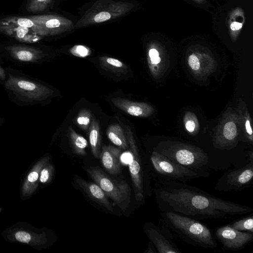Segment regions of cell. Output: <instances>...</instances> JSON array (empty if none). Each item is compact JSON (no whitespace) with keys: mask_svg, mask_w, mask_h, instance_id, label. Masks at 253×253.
<instances>
[{"mask_svg":"<svg viewBox=\"0 0 253 253\" xmlns=\"http://www.w3.org/2000/svg\"><path fill=\"white\" fill-rule=\"evenodd\" d=\"M160 182L156 194L161 211H172L199 220L226 218L253 211L250 207L221 200L179 181Z\"/></svg>","mask_w":253,"mask_h":253,"instance_id":"6da1fadb","label":"cell"},{"mask_svg":"<svg viewBox=\"0 0 253 253\" xmlns=\"http://www.w3.org/2000/svg\"><path fill=\"white\" fill-rule=\"evenodd\" d=\"M4 68L6 78L2 86L12 103L32 106L42 104L53 96L54 91L48 85L10 66Z\"/></svg>","mask_w":253,"mask_h":253,"instance_id":"7a4b0ae2","label":"cell"},{"mask_svg":"<svg viewBox=\"0 0 253 253\" xmlns=\"http://www.w3.org/2000/svg\"><path fill=\"white\" fill-rule=\"evenodd\" d=\"M161 215L164 224L189 244L205 248L217 247L211 230L198 220L172 211H162Z\"/></svg>","mask_w":253,"mask_h":253,"instance_id":"3957f363","label":"cell"},{"mask_svg":"<svg viewBox=\"0 0 253 253\" xmlns=\"http://www.w3.org/2000/svg\"><path fill=\"white\" fill-rule=\"evenodd\" d=\"M1 235L4 240L11 243H21L37 250L46 247L50 239L44 228H37L26 221H18L3 229Z\"/></svg>","mask_w":253,"mask_h":253,"instance_id":"277c9868","label":"cell"},{"mask_svg":"<svg viewBox=\"0 0 253 253\" xmlns=\"http://www.w3.org/2000/svg\"><path fill=\"white\" fill-rule=\"evenodd\" d=\"M132 3L125 1L102 0L88 9L75 26L83 28L122 16L133 8Z\"/></svg>","mask_w":253,"mask_h":253,"instance_id":"5b68a950","label":"cell"},{"mask_svg":"<svg viewBox=\"0 0 253 253\" xmlns=\"http://www.w3.org/2000/svg\"><path fill=\"white\" fill-rule=\"evenodd\" d=\"M150 162L160 180L183 182L200 177H206L210 173L206 170H193L174 162L154 151L150 156Z\"/></svg>","mask_w":253,"mask_h":253,"instance_id":"8992f818","label":"cell"},{"mask_svg":"<svg viewBox=\"0 0 253 253\" xmlns=\"http://www.w3.org/2000/svg\"><path fill=\"white\" fill-rule=\"evenodd\" d=\"M91 179L123 211H125L130 201V189L126 182L121 179L113 178L97 167H90L86 169Z\"/></svg>","mask_w":253,"mask_h":253,"instance_id":"52a82bcc","label":"cell"},{"mask_svg":"<svg viewBox=\"0 0 253 253\" xmlns=\"http://www.w3.org/2000/svg\"><path fill=\"white\" fill-rule=\"evenodd\" d=\"M155 151L190 169L206 171L208 157L198 148L178 144H164Z\"/></svg>","mask_w":253,"mask_h":253,"instance_id":"ba28073f","label":"cell"},{"mask_svg":"<svg viewBox=\"0 0 253 253\" xmlns=\"http://www.w3.org/2000/svg\"><path fill=\"white\" fill-rule=\"evenodd\" d=\"M253 178V160L244 167L229 169L219 179L214 189L216 191H229L243 190L249 186Z\"/></svg>","mask_w":253,"mask_h":253,"instance_id":"9c48e42d","label":"cell"},{"mask_svg":"<svg viewBox=\"0 0 253 253\" xmlns=\"http://www.w3.org/2000/svg\"><path fill=\"white\" fill-rule=\"evenodd\" d=\"M126 136L130 148V159L129 170L133 187L134 197L137 202H142L144 198V172L142 162L138 149L129 128H126Z\"/></svg>","mask_w":253,"mask_h":253,"instance_id":"30bf717a","label":"cell"},{"mask_svg":"<svg viewBox=\"0 0 253 253\" xmlns=\"http://www.w3.org/2000/svg\"><path fill=\"white\" fill-rule=\"evenodd\" d=\"M7 59L22 65H34L43 61L47 54L42 49L24 44H12L2 47Z\"/></svg>","mask_w":253,"mask_h":253,"instance_id":"8fae6325","label":"cell"},{"mask_svg":"<svg viewBox=\"0 0 253 253\" xmlns=\"http://www.w3.org/2000/svg\"><path fill=\"white\" fill-rule=\"evenodd\" d=\"M215 236L224 248L232 251L242 249L253 239V233L237 230L230 224L216 229Z\"/></svg>","mask_w":253,"mask_h":253,"instance_id":"7c38bea8","label":"cell"},{"mask_svg":"<svg viewBox=\"0 0 253 253\" xmlns=\"http://www.w3.org/2000/svg\"><path fill=\"white\" fill-rule=\"evenodd\" d=\"M28 18L42 27L48 36L58 35L75 28L71 20L61 16L45 14L30 16Z\"/></svg>","mask_w":253,"mask_h":253,"instance_id":"4fadbf2b","label":"cell"},{"mask_svg":"<svg viewBox=\"0 0 253 253\" xmlns=\"http://www.w3.org/2000/svg\"><path fill=\"white\" fill-rule=\"evenodd\" d=\"M50 159L49 155L42 156L28 170L21 184L20 198L22 201L29 199L36 193L39 185L40 171Z\"/></svg>","mask_w":253,"mask_h":253,"instance_id":"5bb4252c","label":"cell"},{"mask_svg":"<svg viewBox=\"0 0 253 253\" xmlns=\"http://www.w3.org/2000/svg\"><path fill=\"white\" fill-rule=\"evenodd\" d=\"M146 233L159 253H181L179 249L166 236L161 229L151 223L147 224Z\"/></svg>","mask_w":253,"mask_h":253,"instance_id":"9a60e30c","label":"cell"},{"mask_svg":"<svg viewBox=\"0 0 253 253\" xmlns=\"http://www.w3.org/2000/svg\"><path fill=\"white\" fill-rule=\"evenodd\" d=\"M0 32L16 40L26 43L38 42L42 37L31 29L7 23L0 20Z\"/></svg>","mask_w":253,"mask_h":253,"instance_id":"2e32d148","label":"cell"},{"mask_svg":"<svg viewBox=\"0 0 253 253\" xmlns=\"http://www.w3.org/2000/svg\"><path fill=\"white\" fill-rule=\"evenodd\" d=\"M121 149L111 145H104L100 153L99 158L105 170L111 174L121 172Z\"/></svg>","mask_w":253,"mask_h":253,"instance_id":"e0dca14e","label":"cell"},{"mask_svg":"<svg viewBox=\"0 0 253 253\" xmlns=\"http://www.w3.org/2000/svg\"><path fill=\"white\" fill-rule=\"evenodd\" d=\"M111 102L118 109L132 116L146 117L152 112L151 107L143 102H134L119 97L112 98Z\"/></svg>","mask_w":253,"mask_h":253,"instance_id":"ac0fdd59","label":"cell"},{"mask_svg":"<svg viewBox=\"0 0 253 253\" xmlns=\"http://www.w3.org/2000/svg\"><path fill=\"white\" fill-rule=\"evenodd\" d=\"M75 179L76 183L89 197L107 210L113 211L111 203L104 192L97 184L95 182H88L78 176Z\"/></svg>","mask_w":253,"mask_h":253,"instance_id":"d6986e66","label":"cell"},{"mask_svg":"<svg viewBox=\"0 0 253 253\" xmlns=\"http://www.w3.org/2000/svg\"><path fill=\"white\" fill-rule=\"evenodd\" d=\"M245 21L244 11L241 7H236L229 13L227 18V26L229 34L233 41L238 38Z\"/></svg>","mask_w":253,"mask_h":253,"instance_id":"ffe728a7","label":"cell"},{"mask_svg":"<svg viewBox=\"0 0 253 253\" xmlns=\"http://www.w3.org/2000/svg\"><path fill=\"white\" fill-rule=\"evenodd\" d=\"M89 140L91 150L93 156L99 158L101 137L100 132V126L98 121L93 118L89 127Z\"/></svg>","mask_w":253,"mask_h":253,"instance_id":"44dd1931","label":"cell"},{"mask_svg":"<svg viewBox=\"0 0 253 253\" xmlns=\"http://www.w3.org/2000/svg\"><path fill=\"white\" fill-rule=\"evenodd\" d=\"M107 136L110 141L121 149H126L128 147L127 138L124 131L118 124L109 126L106 131Z\"/></svg>","mask_w":253,"mask_h":253,"instance_id":"7402d4cb","label":"cell"},{"mask_svg":"<svg viewBox=\"0 0 253 253\" xmlns=\"http://www.w3.org/2000/svg\"><path fill=\"white\" fill-rule=\"evenodd\" d=\"M99 62L103 69L116 75L126 74L128 70V68L125 63L113 57L101 56L99 58Z\"/></svg>","mask_w":253,"mask_h":253,"instance_id":"603a6c76","label":"cell"},{"mask_svg":"<svg viewBox=\"0 0 253 253\" xmlns=\"http://www.w3.org/2000/svg\"><path fill=\"white\" fill-rule=\"evenodd\" d=\"M2 20L10 24L31 29L42 37L48 36L47 32L42 27L36 24L32 20L28 17L10 16Z\"/></svg>","mask_w":253,"mask_h":253,"instance_id":"cb8c5ba5","label":"cell"},{"mask_svg":"<svg viewBox=\"0 0 253 253\" xmlns=\"http://www.w3.org/2000/svg\"><path fill=\"white\" fill-rule=\"evenodd\" d=\"M68 134L74 153L79 156L86 155L85 148L88 145L87 140L83 136L76 132L71 126L69 127Z\"/></svg>","mask_w":253,"mask_h":253,"instance_id":"d4e9b609","label":"cell"},{"mask_svg":"<svg viewBox=\"0 0 253 253\" xmlns=\"http://www.w3.org/2000/svg\"><path fill=\"white\" fill-rule=\"evenodd\" d=\"M53 0H27L26 9L28 12L38 13L45 10Z\"/></svg>","mask_w":253,"mask_h":253,"instance_id":"484cf974","label":"cell"},{"mask_svg":"<svg viewBox=\"0 0 253 253\" xmlns=\"http://www.w3.org/2000/svg\"><path fill=\"white\" fill-rule=\"evenodd\" d=\"M54 174V168L50 162L46 163L42 169L39 177V184L45 185L52 180Z\"/></svg>","mask_w":253,"mask_h":253,"instance_id":"4316f807","label":"cell"},{"mask_svg":"<svg viewBox=\"0 0 253 253\" xmlns=\"http://www.w3.org/2000/svg\"><path fill=\"white\" fill-rule=\"evenodd\" d=\"M91 113L88 109L82 108L76 117L77 124L81 128L84 130H87L91 123Z\"/></svg>","mask_w":253,"mask_h":253,"instance_id":"83f0119b","label":"cell"},{"mask_svg":"<svg viewBox=\"0 0 253 253\" xmlns=\"http://www.w3.org/2000/svg\"><path fill=\"white\" fill-rule=\"evenodd\" d=\"M253 216H248L237 220L230 224L233 228L241 231H246L253 233Z\"/></svg>","mask_w":253,"mask_h":253,"instance_id":"f1b7e54d","label":"cell"},{"mask_svg":"<svg viewBox=\"0 0 253 253\" xmlns=\"http://www.w3.org/2000/svg\"><path fill=\"white\" fill-rule=\"evenodd\" d=\"M237 133V127L235 124L233 122L226 123L223 127V134L226 140L224 146L229 142L232 141L236 137Z\"/></svg>","mask_w":253,"mask_h":253,"instance_id":"f546056e","label":"cell"},{"mask_svg":"<svg viewBox=\"0 0 253 253\" xmlns=\"http://www.w3.org/2000/svg\"><path fill=\"white\" fill-rule=\"evenodd\" d=\"M70 52L73 55L84 58L90 55L91 52L90 48L83 45H76L70 49Z\"/></svg>","mask_w":253,"mask_h":253,"instance_id":"4dcf8cb0","label":"cell"},{"mask_svg":"<svg viewBox=\"0 0 253 253\" xmlns=\"http://www.w3.org/2000/svg\"><path fill=\"white\" fill-rule=\"evenodd\" d=\"M188 64L194 70H198L200 67V62L198 57L194 54H191L188 58Z\"/></svg>","mask_w":253,"mask_h":253,"instance_id":"1f68e13d","label":"cell"},{"mask_svg":"<svg viewBox=\"0 0 253 253\" xmlns=\"http://www.w3.org/2000/svg\"><path fill=\"white\" fill-rule=\"evenodd\" d=\"M6 78V72L0 60V84L2 85Z\"/></svg>","mask_w":253,"mask_h":253,"instance_id":"d6a6232c","label":"cell"},{"mask_svg":"<svg viewBox=\"0 0 253 253\" xmlns=\"http://www.w3.org/2000/svg\"><path fill=\"white\" fill-rule=\"evenodd\" d=\"M185 127L189 132H193L195 127L194 122L192 121H188L185 124Z\"/></svg>","mask_w":253,"mask_h":253,"instance_id":"836d02e7","label":"cell"},{"mask_svg":"<svg viewBox=\"0 0 253 253\" xmlns=\"http://www.w3.org/2000/svg\"><path fill=\"white\" fill-rule=\"evenodd\" d=\"M159 56V51L155 48H151L148 51L149 58H153Z\"/></svg>","mask_w":253,"mask_h":253,"instance_id":"e575fe53","label":"cell"},{"mask_svg":"<svg viewBox=\"0 0 253 253\" xmlns=\"http://www.w3.org/2000/svg\"><path fill=\"white\" fill-rule=\"evenodd\" d=\"M155 247L153 243L150 241L147 250L145 252L146 253H156Z\"/></svg>","mask_w":253,"mask_h":253,"instance_id":"d590c367","label":"cell"},{"mask_svg":"<svg viewBox=\"0 0 253 253\" xmlns=\"http://www.w3.org/2000/svg\"><path fill=\"white\" fill-rule=\"evenodd\" d=\"M149 63L151 65H156L159 63L161 61V58L159 56L149 58Z\"/></svg>","mask_w":253,"mask_h":253,"instance_id":"8d00e7d4","label":"cell"},{"mask_svg":"<svg viewBox=\"0 0 253 253\" xmlns=\"http://www.w3.org/2000/svg\"><path fill=\"white\" fill-rule=\"evenodd\" d=\"M245 125H246V128L247 133L249 135H252L253 131H252V127L251 126V124H250V121L249 120H247L246 122Z\"/></svg>","mask_w":253,"mask_h":253,"instance_id":"74e56055","label":"cell"},{"mask_svg":"<svg viewBox=\"0 0 253 253\" xmlns=\"http://www.w3.org/2000/svg\"><path fill=\"white\" fill-rule=\"evenodd\" d=\"M5 122V119L0 117V127L4 124Z\"/></svg>","mask_w":253,"mask_h":253,"instance_id":"f35d334b","label":"cell"},{"mask_svg":"<svg viewBox=\"0 0 253 253\" xmlns=\"http://www.w3.org/2000/svg\"><path fill=\"white\" fill-rule=\"evenodd\" d=\"M194 0L195 1L197 2H199V3H203L204 2H205V0Z\"/></svg>","mask_w":253,"mask_h":253,"instance_id":"ab89813d","label":"cell"},{"mask_svg":"<svg viewBox=\"0 0 253 253\" xmlns=\"http://www.w3.org/2000/svg\"><path fill=\"white\" fill-rule=\"evenodd\" d=\"M2 209L1 208H0V212L1 211Z\"/></svg>","mask_w":253,"mask_h":253,"instance_id":"60d3db41","label":"cell"}]
</instances>
